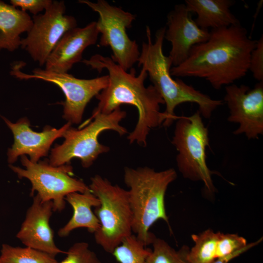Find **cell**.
<instances>
[{"mask_svg": "<svg viewBox=\"0 0 263 263\" xmlns=\"http://www.w3.org/2000/svg\"><path fill=\"white\" fill-rule=\"evenodd\" d=\"M20 161L24 168L13 165H9V168L19 178L31 182V195L36 192L42 202H52L54 211L65 208L68 194L91 190L82 180L72 176L73 169L70 164L54 166L45 161L33 163L26 155L21 156Z\"/></svg>", "mask_w": 263, "mask_h": 263, "instance_id": "obj_8", "label": "cell"}, {"mask_svg": "<svg viewBox=\"0 0 263 263\" xmlns=\"http://www.w3.org/2000/svg\"><path fill=\"white\" fill-rule=\"evenodd\" d=\"M99 34L96 21L83 28L67 31L58 41L45 64V70L57 73H67L82 59L83 51L96 43Z\"/></svg>", "mask_w": 263, "mask_h": 263, "instance_id": "obj_16", "label": "cell"}, {"mask_svg": "<svg viewBox=\"0 0 263 263\" xmlns=\"http://www.w3.org/2000/svg\"><path fill=\"white\" fill-rule=\"evenodd\" d=\"M219 232L207 229L191 238L194 245L189 249L188 258L190 263H210L217 258V244Z\"/></svg>", "mask_w": 263, "mask_h": 263, "instance_id": "obj_20", "label": "cell"}, {"mask_svg": "<svg viewBox=\"0 0 263 263\" xmlns=\"http://www.w3.org/2000/svg\"><path fill=\"white\" fill-rule=\"evenodd\" d=\"M0 263H3L0 260Z\"/></svg>", "mask_w": 263, "mask_h": 263, "instance_id": "obj_29", "label": "cell"}, {"mask_svg": "<svg viewBox=\"0 0 263 263\" xmlns=\"http://www.w3.org/2000/svg\"><path fill=\"white\" fill-rule=\"evenodd\" d=\"M256 43L241 23L212 29L208 39L194 46L183 63L171 67L170 74L204 78L220 90L246 75Z\"/></svg>", "mask_w": 263, "mask_h": 263, "instance_id": "obj_1", "label": "cell"}, {"mask_svg": "<svg viewBox=\"0 0 263 263\" xmlns=\"http://www.w3.org/2000/svg\"><path fill=\"white\" fill-rule=\"evenodd\" d=\"M65 200L72 207L73 214L65 225L59 229V237H67L72 231L80 227L86 228L93 234L99 228V220L92 208L99 206L100 202L91 190L84 193H71Z\"/></svg>", "mask_w": 263, "mask_h": 263, "instance_id": "obj_18", "label": "cell"}, {"mask_svg": "<svg viewBox=\"0 0 263 263\" xmlns=\"http://www.w3.org/2000/svg\"><path fill=\"white\" fill-rule=\"evenodd\" d=\"M192 16L185 3L175 5L167 15L164 39L171 43L169 56L173 66L183 63L194 46L209 37L210 31L199 27Z\"/></svg>", "mask_w": 263, "mask_h": 263, "instance_id": "obj_14", "label": "cell"}, {"mask_svg": "<svg viewBox=\"0 0 263 263\" xmlns=\"http://www.w3.org/2000/svg\"><path fill=\"white\" fill-rule=\"evenodd\" d=\"M151 250L132 234L125 238L112 254L119 263H145Z\"/></svg>", "mask_w": 263, "mask_h": 263, "instance_id": "obj_22", "label": "cell"}, {"mask_svg": "<svg viewBox=\"0 0 263 263\" xmlns=\"http://www.w3.org/2000/svg\"><path fill=\"white\" fill-rule=\"evenodd\" d=\"M25 64L16 62L11 67L10 75L19 80L36 79L51 82L58 86L65 96L63 118L71 124H78L82 119L87 104L107 86L108 75L92 79H80L67 73H57L41 68L32 74L24 73L21 69Z\"/></svg>", "mask_w": 263, "mask_h": 263, "instance_id": "obj_10", "label": "cell"}, {"mask_svg": "<svg viewBox=\"0 0 263 263\" xmlns=\"http://www.w3.org/2000/svg\"><path fill=\"white\" fill-rule=\"evenodd\" d=\"M89 187L100 202L94 211L100 224L99 228L94 233L95 242L112 254L125 238L132 234V213L128 190L97 174L91 178Z\"/></svg>", "mask_w": 263, "mask_h": 263, "instance_id": "obj_6", "label": "cell"}, {"mask_svg": "<svg viewBox=\"0 0 263 263\" xmlns=\"http://www.w3.org/2000/svg\"><path fill=\"white\" fill-rule=\"evenodd\" d=\"M262 238H260L259 240L255 242L247 244L245 247L235 251L232 254L223 257L216 258L210 263H228L233 259L239 256V255L245 252L250 248L257 245L262 241Z\"/></svg>", "mask_w": 263, "mask_h": 263, "instance_id": "obj_28", "label": "cell"}, {"mask_svg": "<svg viewBox=\"0 0 263 263\" xmlns=\"http://www.w3.org/2000/svg\"><path fill=\"white\" fill-rule=\"evenodd\" d=\"M177 177L172 168L156 171L148 167L124 169V181L129 188V200L132 213V232L145 246L156 238L149 231L158 220L169 225L165 196L169 185Z\"/></svg>", "mask_w": 263, "mask_h": 263, "instance_id": "obj_4", "label": "cell"}, {"mask_svg": "<svg viewBox=\"0 0 263 263\" xmlns=\"http://www.w3.org/2000/svg\"><path fill=\"white\" fill-rule=\"evenodd\" d=\"M232 0H186L188 10L197 15L194 19L201 28L208 30L227 27L240 23L230 8Z\"/></svg>", "mask_w": 263, "mask_h": 263, "instance_id": "obj_17", "label": "cell"}, {"mask_svg": "<svg viewBox=\"0 0 263 263\" xmlns=\"http://www.w3.org/2000/svg\"><path fill=\"white\" fill-rule=\"evenodd\" d=\"M53 211L52 202H42L36 194L16 237L26 246L56 257L66 252L59 248L55 243L54 232L50 225Z\"/></svg>", "mask_w": 263, "mask_h": 263, "instance_id": "obj_15", "label": "cell"}, {"mask_svg": "<svg viewBox=\"0 0 263 263\" xmlns=\"http://www.w3.org/2000/svg\"><path fill=\"white\" fill-rule=\"evenodd\" d=\"M78 2L86 4L99 15L96 22L101 34L99 45L110 47L113 53L111 58L124 70L132 68L137 62L140 52L136 41L130 39L126 30L132 27L135 15L105 0L96 2L79 0Z\"/></svg>", "mask_w": 263, "mask_h": 263, "instance_id": "obj_9", "label": "cell"}, {"mask_svg": "<svg viewBox=\"0 0 263 263\" xmlns=\"http://www.w3.org/2000/svg\"><path fill=\"white\" fill-rule=\"evenodd\" d=\"M0 260L3 263H58L55 257L26 246L15 247L4 244L1 246Z\"/></svg>", "mask_w": 263, "mask_h": 263, "instance_id": "obj_21", "label": "cell"}, {"mask_svg": "<svg viewBox=\"0 0 263 263\" xmlns=\"http://www.w3.org/2000/svg\"><path fill=\"white\" fill-rule=\"evenodd\" d=\"M247 244L246 239L236 234H224L219 232L217 244V258L231 254L245 247Z\"/></svg>", "mask_w": 263, "mask_h": 263, "instance_id": "obj_25", "label": "cell"}, {"mask_svg": "<svg viewBox=\"0 0 263 263\" xmlns=\"http://www.w3.org/2000/svg\"><path fill=\"white\" fill-rule=\"evenodd\" d=\"M165 29L163 27L156 31L153 42L150 28L146 26L147 41L142 42L137 61L138 67H142L147 71L152 85L166 105L162 125L168 128L177 120L178 116L174 113L176 108L186 102L196 104L202 117L208 119L224 102L211 98L180 79L172 78L170 72L172 61L169 56L164 55L163 50Z\"/></svg>", "mask_w": 263, "mask_h": 263, "instance_id": "obj_3", "label": "cell"}, {"mask_svg": "<svg viewBox=\"0 0 263 263\" xmlns=\"http://www.w3.org/2000/svg\"><path fill=\"white\" fill-rule=\"evenodd\" d=\"M171 142L178 152L176 161L183 176L202 181L207 191L214 192L212 172L206 161V149L209 146L208 131L198 111L189 116H178Z\"/></svg>", "mask_w": 263, "mask_h": 263, "instance_id": "obj_7", "label": "cell"}, {"mask_svg": "<svg viewBox=\"0 0 263 263\" xmlns=\"http://www.w3.org/2000/svg\"><path fill=\"white\" fill-rule=\"evenodd\" d=\"M63 0H54L43 14L33 17V25L27 37L21 40L20 47L40 66L45 65L49 56L68 31L77 27L75 17L65 14Z\"/></svg>", "mask_w": 263, "mask_h": 263, "instance_id": "obj_11", "label": "cell"}, {"mask_svg": "<svg viewBox=\"0 0 263 263\" xmlns=\"http://www.w3.org/2000/svg\"><path fill=\"white\" fill-rule=\"evenodd\" d=\"M66 257L58 263H102L87 243L77 242L66 252Z\"/></svg>", "mask_w": 263, "mask_h": 263, "instance_id": "obj_24", "label": "cell"}, {"mask_svg": "<svg viewBox=\"0 0 263 263\" xmlns=\"http://www.w3.org/2000/svg\"><path fill=\"white\" fill-rule=\"evenodd\" d=\"M225 101L229 109V122L237 123L235 135L244 134L255 139L263 134V81L252 89L246 85L232 84L225 87Z\"/></svg>", "mask_w": 263, "mask_h": 263, "instance_id": "obj_12", "label": "cell"}, {"mask_svg": "<svg viewBox=\"0 0 263 263\" xmlns=\"http://www.w3.org/2000/svg\"><path fill=\"white\" fill-rule=\"evenodd\" d=\"M127 115L119 108L112 113L93 112L86 127L75 129L71 126L65 132L64 141L52 149L49 163L54 166L70 164L75 158L78 159L84 168L90 167L101 154L108 152V146L98 141L99 135L103 132L113 131L120 135L127 133V129L120 124Z\"/></svg>", "mask_w": 263, "mask_h": 263, "instance_id": "obj_5", "label": "cell"}, {"mask_svg": "<svg viewBox=\"0 0 263 263\" xmlns=\"http://www.w3.org/2000/svg\"><path fill=\"white\" fill-rule=\"evenodd\" d=\"M52 0H11V5L15 7H19L21 10L29 11L34 16L45 10L52 3Z\"/></svg>", "mask_w": 263, "mask_h": 263, "instance_id": "obj_27", "label": "cell"}, {"mask_svg": "<svg viewBox=\"0 0 263 263\" xmlns=\"http://www.w3.org/2000/svg\"><path fill=\"white\" fill-rule=\"evenodd\" d=\"M33 25L29 15L0 0V51L13 52L20 46V35L28 32Z\"/></svg>", "mask_w": 263, "mask_h": 263, "instance_id": "obj_19", "label": "cell"}, {"mask_svg": "<svg viewBox=\"0 0 263 263\" xmlns=\"http://www.w3.org/2000/svg\"><path fill=\"white\" fill-rule=\"evenodd\" d=\"M82 62L99 73L104 69L108 72V85L95 96L98 103L93 112L109 113L123 104L133 106L138 111V120L127 139L130 144L136 142L146 147L150 130L162 125L164 121L160 105L165 104L161 95L152 84L145 86L148 76L147 71L142 68L137 75L134 68L128 72L111 57L99 54L93 56L89 59H84Z\"/></svg>", "mask_w": 263, "mask_h": 263, "instance_id": "obj_2", "label": "cell"}, {"mask_svg": "<svg viewBox=\"0 0 263 263\" xmlns=\"http://www.w3.org/2000/svg\"><path fill=\"white\" fill-rule=\"evenodd\" d=\"M13 133L14 142L7 152V161L13 165L19 156L29 155L30 160L37 163L40 158L46 156L53 143L63 137L65 131L72 124L67 122L59 129L50 126L44 127L41 132L32 130L29 120L24 117L13 123L5 117H1Z\"/></svg>", "mask_w": 263, "mask_h": 263, "instance_id": "obj_13", "label": "cell"}, {"mask_svg": "<svg viewBox=\"0 0 263 263\" xmlns=\"http://www.w3.org/2000/svg\"><path fill=\"white\" fill-rule=\"evenodd\" d=\"M250 71L258 82L263 81V36L257 40L256 45L250 57Z\"/></svg>", "mask_w": 263, "mask_h": 263, "instance_id": "obj_26", "label": "cell"}, {"mask_svg": "<svg viewBox=\"0 0 263 263\" xmlns=\"http://www.w3.org/2000/svg\"><path fill=\"white\" fill-rule=\"evenodd\" d=\"M152 244L153 249L145 263H190L188 258L189 249L186 245L176 251L164 240L156 237Z\"/></svg>", "mask_w": 263, "mask_h": 263, "instance_id": "obj_23", "label": "cell"}]
</instances>
